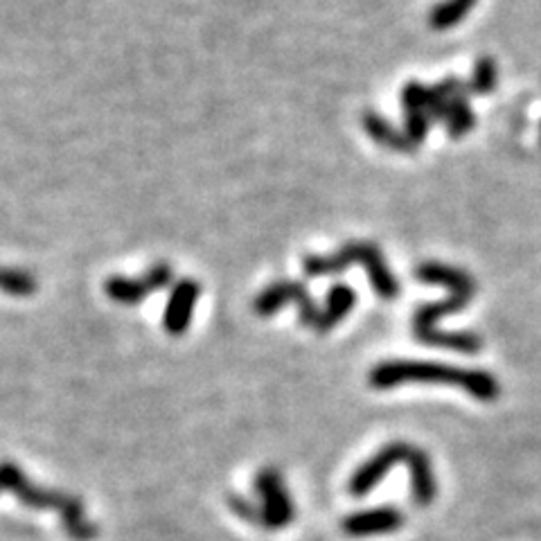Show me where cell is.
I'll return each instance as SVG.
<instances>
[{"label":"cell","instance_id":"10","mask_svg":"<svg viewBox=\"0 0 541 541\" xmlns=\"http://www.w3.org/2000/svg\"><path fill=\"white\" fill-rule=\"evenodd\" d=\"M201 296V285L199 282L190 280H181L179 285L172 289L170 300H167L165 307V316H162V328L170 337H183L190 328V320H192V311L196 300Z\"/></svg>","mask_w":541,"mask_h":541},{"label":"cell","instance_id":"6","mask_svg":"<svg viewBox=\"0 0 541 541\" xmlns=\"http://www.w3.org/2000/svg\"><path fill=\"white\" fill-rule=\"evenodd\" d=\"M294 303L298 307V320L305 328H316L318 323L320 309L316 307V303L311 300V296L305 289L303 282L294 280H277L273 285L262 289L257 294V298L253 300V311L262 318H269V316L277 314L285 305Z\"/></svg>","mask_w":541,"mask_h":541},{"label":"cell","instance_id":"7","mask_svg":"<svg viewBox=\"0 0 541 541\" xmlns=\"http://www.w3.org/2000/svg\"><path fill=\"white\" fill-rule=\"evenodd\" d=\"M413 449V444L409 442H388L380 452L372 453L366 463L359 464L352 472L348 481V492L354 499H363L370 494L377 485L390 473V469H395L400 463L409 461V453Z\"/></svg>","mask_w":541,"mask_h":541},{"label":"cell","instance_id":"15","mask_svg":"<svg viewBox=\"0 0 541 541\" xmlns=\"http://www.w3.org/2000/svg\"><path fill=\"white\" fill-rule=\"evenodd\" d=\"M476 5V0H444L438 7L431 9L429 26L433 30H449L463 21L464 14Z\"/></svg>","mask_w":541,"mask_h":541},{"label":"cell","instance_id":"8","mask_svg":"<svg viewBox=\"0 0 541 541\" xmlns=\"http://www.w3.org/2000/svg\"><path fill=\"white\" fill-rule=\"evenodd\" d=\"M172 282V266L161 262L154 265L142 277H122L113 276L104 282V291L109 298L118 305H138L150 298L156 291L165 289Z\"/></svg>","mask_w":541,"mask_h":541},{"label":"cell","instance_id":"1","mask_svg":"<svg viewBox=\"0 0 541 541\" xmlns=\"http://www.w3.org/2000/svg\"><path fill=\"white\" fill-rule=\"evenodd\" d=\"M415 277L426 285H442L449 289V298L440 300V303L422 305L413 316V337L424 346L456 349L463 354H476L481 352L483 341L476 334L467 332H440L435 325L442 316L456 314L464 305L472 303L476 296V280L461 269H452V266L438 265V262H426V265L415 269Z\"/></svg>","mask_w":541,"mask_h":541},{"label":"cell","instance_id":"19","mask_svg":"<svg viewBox=\"0 0 541 541\" xmlns=\"http://www.w3.org/2000/svg\"><path fill=\"white\" fill-rule=\"evenodd\" d=\"M228 505L239 519L248 521L253 525H262V512H260V503H253V499H246L242 494H231L228 496Z\"/></svg>","mask_w":541,"mask_h":541},{"label":"cell","instance_id":"18","mask_svg":"<svg viewBox=\"0 0 541 541\" xmlns=\"http://www.w3.org/2000/svg\"><path fill=\"white\" fill-rule=\"evenodd\" d=\"M496 79H499V70H496L494 59L490 57H481L473 68V78L469 81L473 95H490L494 90Z\"/></svg>","mask_w":541,"mask_h":541},{"label":"cell","instance_id":"9","mask_svg":"<svg viewBox=\"0 0 541 541\" xmlns=\"http://www.w3.org/2000/svg\"><path fill=\"white\" fill-rule=\"evenodd\" d=\"M406 516L400 507L395 505H380L370 507V510L352 512L343 519L341 528L348 537L363 539V537H377V535H390L401 530Z\"/></svg>","mask_w":541,"mask_h":541},{"label":"cell","instance_id":"16","mask_svg":"<svg viewBox=\"0 0 541 541\" xmlns=\"http://www.w3.org/2000/svg\"><path fill=\"white\" fill-rule=\"evenodd\" d=\"M473 122H476V118H473L472 107H469L467 95H456V98H452V102H449L447 107V116H444V124H447L449 136L452 138L464 136L467 131H472Z\"/></svg>","mask_w":541,"mask_h":541},{"label":"cell","instance_id":"11","mask_svg":"<svg viewBox=\"0 0 541 541\" xmlns=\"http://www.w3.org/2000/svg\"><path fill=\"white\" fill-rule=\"evenodd\" d=\"M401 104H404V127L406 138L413 142L415 147L422 145V140L429 133L431 118L426 113V86L420 81H411L401 90Z\"/></svg>","mask_w":541,"mask_h":541},{"label":"cell","instance_id":"5","mask_svg":"<svg viewBox=\"0 0 541 541\" xmlns=\"http://www.w3.org/2000/svg\"><path fill=\"white\" fill-rule=\"evenodd\" d=\"M253 490H255L262 512L260 528L276 533V530H282L294 524V496H291L285 478H282V473L276 467H262L255 473V478H253Z\"/></svg>","mask_w":541,"mask_h":541},{"label":"cell","instance_id":"2","mask_svg":"<svg viewBox=\"0 0 541 541\" xmlns=\"http://www.w3.org/2000/svg\"><path fill=\"white\" fill-rule=\"evenodd\" d=\"M368 384L375 390H390L404 384H435L456 386L467 390L478 401H496L501 395V386L494 375L485 370H464V368L442 366L431 361H384L375 366L368 377Z\"/></svg>","mask_w":541,"mask_h":541},{"label":"cell","instance_id":"17","mask_svg":"<svg viewBox=\"0 0 541 541\" xmlns=\"http://www.w3.org/2000/svg\"><path fill=\"white\" fill-rule=\"evenodd\" d=\"M36 280L23 269H0V291L18 298L36 294Z\"/></svg>","mask_w":541,"mask_h":541},{"label":"cell","instance_id":"12","mask_svg":"<svg viewBox=\"0 0 541 541\" xmlns=\"http://www.w3.org/2000/svg\"><path fill=\"white\" fill-rule=\"evenodd\" d=\"M409 472H411V496L420 507H429L438 499V478H435L433 463L422 447H413L409 453Z\"/></svg>","mask_w":541,"mask_h":541},{"label":"cell","instance_id":"14","mask_svg":"<svg viewBox=\"0 0 541 541\" xmlns=\"http://www.w3.org/2000/svg\"><path fill=\"white\" fill-rule=\"evenodd\" d=\"M363 129H366L368 136L375 142H380L381 147H388L392 151H400V154H411L418 147L406 138V133H400L386 118H381L380 113L366 111L363 113Z\"/></svg>","mask_w":541,"mask_h":541},{"label":"cell","instance_id":"13","mask_svg":"<svg viewBox=\"0 0 541 541\" xmlns=\"http://www.w3.org/2000/svg\"><path fill=\"white\" fill-rule=\"evenodd\" d=\"M354 305H357V296H354V291L349 289L348 285H343V282L332 285L328 300H325V309H320L318 323H316L314 329L318 334L332 332L343 318H348V314L354 309Z\"/></svg>","mask_w":541,"mask_h":541},{"label":"cell","instance_id":"4","mask_svg":"<svg viewBox=\"0 0 541 541\" xmlns=\"http://www.w3.org/2000/svg\"><path fill=\"white\" fill-rule=\"evenodd\" d=\"M366 266L372 291L384 300H395L400 296V282L388 269L384 253L370 242H348L332 255H307L303 257V273L307 277H323L343 273L349 265Z\"/></svg>","mask_w":541,"mask_h":541},{"label":"cell","instance_id":"3","mask_svg":"<svg viewBox=\"0 0 541 541\" xmlns=\"http://www.w3.org/2000/svg\"><path fill=\"white\" fill-rule=\"evenodd\" d=\"M0 492H9L16 496L30 510H50L59 512L61 528L75 541H93L98 537V525L86 516L84 501L75 494H66L59 490H46L35 485L23 473L18 464L3 461L0 463Z\"/></svg>","mask_w":541,"mask_h":541}]
</instances>
